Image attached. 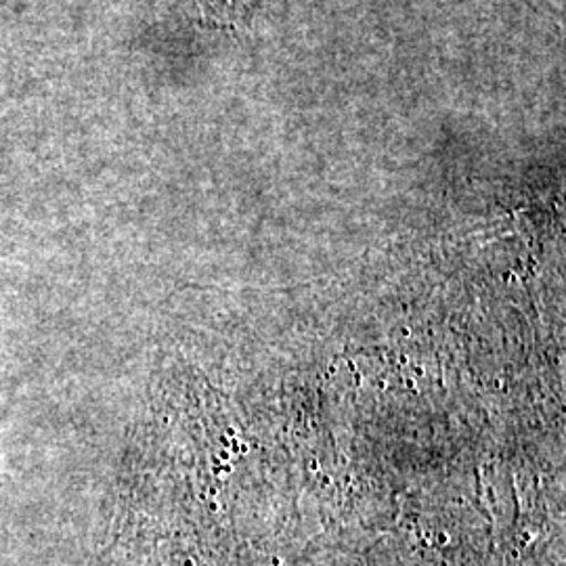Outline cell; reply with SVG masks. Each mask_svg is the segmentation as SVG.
I'll return each mask as SVG.
<instances>
[{
    "instance_id": "6da1fadb",
    "label": "cell",
    "mask_w": 566,
    "mask_h": 566,
    "mask_svg": "<svg viewBox=\"0 0 566 566\" xmlns=\"http://www.w3.org/2000/svg\"><path fill=\"white\" fill-rule=\"evenodd\" d=\"M198 4L210 25H238L250 15L256 0H198Z\"/></svg>"
}]
</instances>
